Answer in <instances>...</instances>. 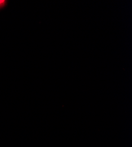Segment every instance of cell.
Returning a JSON list of instances; mask_svg holds the SVG:
<instances>
[{"instance_id":"obj_1","label":"cell","mask_w":132,"mask_h":147,"mask_svg":"<svg viewBox=\"0 0 132 147\" xmlns=\"http://www.w3.org/2000/svg\"><path fill=\"white\" fill-rule=\"evenodd\" d=\"M6 1H4V0H0V8L3 7L5 5Z\"/></svg>"}]
</instances>
